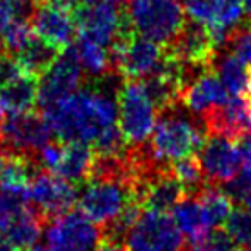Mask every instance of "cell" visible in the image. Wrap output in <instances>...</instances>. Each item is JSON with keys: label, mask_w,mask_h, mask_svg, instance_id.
I'll return each mask as SVG.
<instances>
[{"label": "cell", "mask_w": 251, "mask_h": 251, "mask_svg": "<svg viewBox=\"0 0 251 251\" xmlns=\"http://www.w3.org/2000/svg\"><path fill=\"white\" fill-rule=\"evenodd\" d=\"M73 16L79 31L77 35L103 47L114 43L126 23V14H121V7L108 2L79 4L73 9Z\"/></svg>", "instance_id": "11"}, {"label": "cell", "mask_w": 251, "mask_h": 251, "mask_svg": "<svg viewBox=\"0 0 251 251\" xmlns=\"http://www.w3.org/2000/svg\"><path fill=\"white\" fill-rule=\"evenodd\" d=\"M126 246L129 251H184V234L167 213L145 210L127 234Z\"/></svg>", "instance_id": "7"}, {"label": "cell", "mask_w": 251, "mask_h": 251, "mask_svg": "<svg viewBox=\"0 0 251 251\" xmlns=\"http://www.w3.org/2000/svg\"><path fill=\"white\" fill-rule=\"evenodd\" d=\"M4 121H5V119H4V108L0 107V131H2V126H4Z\"/></svg>", "instance_id": "42"}, {"label": "cell", "mask_w": 251, "mask_h": 251, "mask_svg": "<svg viewBox=\"0 0 251 251\" xmlns=\"http://www.w3.org/2000/svg\"><path fill=\"white\" fill-rule=\"evenodd\" d=\"M18 19V5L16 0H0V36Z\"/></svg>", "instance_id": "36"}, {"label": "cell", "mask_w": 251, "mask_h": 251, "mask_svg": "<svg viewBox=\"0 0 251 251\" xmlns=\"http://www.w3.org/2000/svg\"><path fill=\"white\" fill-rule=\"evenodd\" d=\"M198 160L206 181L217 186L234 179L241 169L243 157L236 140L222 134H206Z\"/></svg>", "instance_id": "12"}, {"label": "cell", "mask_w": 251, "mask_h": 251, "mask_svg": "<svg viewBox=\"0 0 251 251\" xmlns=\"http://www.w3.org/2000/svg\"><path fill=\"white\" fill-rule=\"evenodd\" d=\"M25 74L21 64H19L18 57L5 50L4 47H0V90L11 84L18 77Z\"/></svg>", "instance_id": "33"}, {"label": "cell", "mask_w": 251, "mask_h": 251, "mask_svg": "<svg viewBox=\"0 0 251 251\" xmlns=\"http://www.w3.org/2000/svg\"><path fill=\"white\" fill-rule=\"evenodd\" d=\"M196 198L201 203L205 220L210 229H219L232 213V198L215 184H208Z\"/></svg>", "instance_id": "25"}, {"label": "cell", "mask_w": 251, "mask_h": 251, "mask_svg": "<svg viewBox=\"0 0 251 251\" xmlns=\"http://www.w3.org/2000/svg\"><path fill=\"white\" fill-rule=\"evenodd\" d=\"M79 208L98 226H107L131 201H140L131 179H91L79 193Z\"/></svg>", "instance_id": "5"}, {"label": "cell", "mask_w": 251, "mask_h": 251, "mask_svg": "<svg viewBox=\"0 0 251 251\" xmlns=\"http://www.w3.org/2000/svg\"><path fill=\"white\" fill-rule=\"evenodd\" d=\"M84 71L76 55L74 45H69L60 52L59 59L40 76L38 79V105L42 110L52 107L62 98L69 97L83 81Z\"/></svg>", "instance_id": "9"}, {"label": "cell", "mask_w": 251, "mask_h": 251, "mask_svg": "<svg viewBox=\"0 0 251 251\" xmlns=\"http://www.w3.org/2000/svg\"><path fill=\"white\" fill-rule=\"evenodd\" d=\"M248 133H250V134H251V129H250V131H248Z\"/></svg>", "instance_id": "45"}, {"label": "cell", "mask_w": 251, "mask_h": 251, "mask_svg": "<svg viewBox=\"0 0 251 251\" xmlns=\"http://www.w3.org/2000/svg\"><path fill=\"white\" fill-rule=\"evenodd\" d=\"M38 79L31 74H23L11 84L0 90V107L9 114H25L38 100Z\"/></svg>", "instance_id": "20"}, {"label": "cell", "mask_w": 251, "mask_h": 251, "mask_svg": "<svg viewBox=\"0 0 251 251\" xmlns=\"http://www.w3.org/2000/svg\"><path fill=\"white\" fill-rule=\"evenodd\" d=\"M226 230L239 248L251 246V210L246 206L232 210L226 222Z\"/></svg>", "instance_id": "28"}, {"label": "cell", "mask_w": 251, "mask_h": 251, "mask_svg": "<svg viewBox=\"0 0 251 251\" xmlns=\"http://www.w3.org/2000/svg\"><path fill=\"white\" fill-rule=\"evenodd\" d=\"M74 50H76V55L79 59L83 71L88 76L93 77V79H98V77L105 76V74L114 69L112 57L108 55L107 47L91 42L86 36L77 35V42L74 43Z\"/></svg>", "instance_id": "23"}, {"label": "cell", "mask_w": 251, "mask_h": 251, "mask_svg": "<svg viewBox=\"0 0 251 251\" xmlns=\"http://www.w3.org/2000/svg\"><path fill=\"white\" fill-rule=\"evenodd\" d=\"M52 134L45 115L42 117L29 110L25 114H11L5 119L0 131V143L11 155L33 158L36 151L50 143Z\"/></svg>", "instance_id": "8"}, {"label": "cell", "mask_w": 251, "mask_h": 251, "mask_svg": "<svg viewBox=\"0 0 251 251\" xmlns=\"http://www.w3.org/2000/svg\"><path fill=\"white\" fill-rule=\"evenodd\" d=\"M230 52L236 57H239L244 64L251 69V25L236 28L230 36Z\"/></svg>", "instance_id": "32"}, {"label": "cell", "mask_w": 251, "mask_h": 251, "mask_svg": "<svg viewBox=\"0 0 251 251\" xmlns=\"http://www.w3.org/2000/svg\"><path fill=\"white\" fill-rule=\"evenodd\" d=\"M0 251H18V250H14L4 237H0Z\"/></svg>", "instance_id": "40"}, {"label": "cell", "mask_w": 251, "mask_h": 251, "mask_svg": "<svg viewBox=\"0 0 251 251\" xmlns=\"http://www.w3.org/2000/svg\"><path fill=\"white\" fill-rule=\"evenodd\" d=\"M42 215L29 208L0 217V237H4L14 250L33 248L42 237Z\"/></svg>", "instance_id": "17"}, {"label": "cell", "mask_w": 251, "mask_h": 251, "mask_svg": "<svg viewBox=\"0 0 251 251\" xmlns=\"http://www.w3.org/2000/svg\"><path fill=\"white\" fill-rule=\"evenodd\" d=\"M31 28L36 36L64 50L73 43L77 26L69 7L57 0H45L36 5L31 18Z\"/></svg>", "instance_id": "13"}, {"label": "cell", "mask_w": 251, "mask_h": 251, "mask_svg": "<svg viewBox=\"0 0 251 251\" xmlns=\"http://www.w3.org/2000/svg\"><path fill=\"white\" fill-rule=\"evenodd\" d=\"M60 55V49L40 36H31L25 47L16 53L26 74L40 77Z\"/></svg>", "instance_id": "22"}, {"label": "cell", "mask_w": 251, "mask_h": 251, "mask_svg": "<svg viewBox=\"0 0 251 251\" xmlns=\"http://www.w3.org/2000/svg\"><path fill=\"white\" fill-rule=\"evenodd\" d=\"M184 11L191 21L200 23L206 28L213 26V23H215L210 0H184Z\"/></svg>", "instance_id": "35"}, {"label": "cell", "mask_w": 251, "mask_h": 251, "mask_svg": "<svg viewBox=\"0 0 251 251\" xmlns=\"http://www.w3.org/2000/svg\"><path fill=\"white\" fill-rule=\"evenodd\" d=\"M9 157H11V153L7 151V148H5L4 145L0 143V176H2V172H4V169H5V165H7Z\"/></svg>", "instance_id": "38"}, {"label": "cell", "mask_w": 251, "mask_h": 251, "mask_svg": "<svg viewBox=\"0 0 251 251\" xmlns=\"http://www.w3.org/2000/svg\"><path fill=\"white\" fill-rule=\"evenodd\" d=\"M29 198L43 219H53L69 212L79 196L76 184L55 172L38 171L29 182Z\"/></svg>", "instance_id": "10"}, {"label": "cell", "mask_w": 251, "mask_h": 251, "mask_svg": "<svg viewBox=\"0 0 251 251\" xmlns=\"http://www.w3.org/2000/svg\"><path fill=\"white\" fill-rule=\"evenodd\" d=\"M213 71L230 97L248 98L251 93V71L232 52L215 55Z\"/></svg>", "instance_id": "19"}, {"label": "cell", "mask_w": 251, "mask_h": 251, "mask_svg": "<svg viewBox=\"0 0 251 251\" xmlns=\"http://www.w3.org/2000/svg\"><path fill=\"white\" fill-rule=\"evenodd\" d=\"M239 251H251V246H248V248H241Z\"/></svg>", "instance_id": "44"}, {"label": "cell", "mask_w": 251, "mask_h": 251, "mask_svg": "<svg viewBox=\"0 0 251 251\" xmlns=\"http://www.w3.org/2000/svg\"><path fill=\"white\" fill-rule=\"evenodd\" d=\"M29 186H0V217L29 208Z\"/></svg>", "instance_id": "30"}, {"label": "cell", "mask_w": 251, "mask_h": 251, "mask_svg": "<svg viewBox=\"0 0 251 251\" xmlns=\"http://www.w3.org/2000/svg\"><path fill=\"white\" fill-rule=\"evenodd\" d=\"M243 2V9L248 16H251V0H241Z\"/></svg>", "instance_id": "41"}, {"label": "cell", "mask_w": 251, "mask_h": 251, "mask_svg": "<svg viewBox=\"0 0 251 251\" xmlns=\"http://www.w3.org/2000/svg\"><path fill=\"white\" fill-rule=\"evenodd\" d=\"M95 151L84 143H64V153L55 174L73 184H81L90 177Z\"/></svg>", "instance_id": "21"}, {"label": "cell", "mask_w": 251, "mask_h": 251, "mask_svg": "<svg viewBox=\"0 0 251 251\" xmlns=\"http://www.w3.org/2000/svg\"><path fill=\"white\" fill-rule=\"evenodd\" d=\"M124 9L131 29L160 45L174 42L186 25L184 9L177 0H126Z\"/></svg>", "instance_id": "3"}, {"label": "cell", "mask_w": 251, "mask_h": 251, "mask_svg": "<svg viewBox=\"0 0 251 251\" xmlns=\"http://www.w3.org/2000/svg\"><path fill=\"white\" fill-rule=\"evenodd\" d=\"M172 219L179 230L189 239H196L212 230L206 224L201 203L196 196H186L181 203H177L172 210Z\"/></svg>", "instance_id": "24"}, {"label": "cell", "mask_w": 251, "mask_h": 251, "mask_svg": "<svg viewBox=\"0 0 251 251\" xmlns=\"http://www.w3.org/2000/svg\"><path fill=\"white\" fill-rule=\"evenodd\" d=\"M165 49L182 62L193 64H213L217 55V49L206 26L195 21H186L174 42L165 45Z\"/></svg>", "instance_id": "15"}, {"label": "cell", "mask_w": 251, "mask_h": 251, "mask_svg": "<svg viewBox=\"0 0 251 251\" xmlns=\"http://www.w3.org/2000/svg\"><path fill=\"white\" fill-rule=\"evenodd\" d=\"M172 174L177 177V181L184 186L186 196H198L206 186L210 184L206 181L203 169L200 165V160L196 157H186L181 160H176L171 164Z\"/></svg>", "instance_id": "26"}, {"label": "cell", "mask_w": 251, "mask_h": 251, "mask_svg": "<svg viewBox=\"0 0 251 251\" xmlns=\"http://www.w3.org/2000/svg\"><path fill=\"white\" fill-rule=\"evenodd\" d=\"M236 241L230 237L227 230L222 229H212L210 232L189 239V244L184 251H239Z\"/></svg>", "instance_id": "27"}, {"label": "cell", "mask_w": 251, "mask_h": 251, "mask_svg": "<svg viewBox=\"0 0 251 251\" xmlns=\"http://www.w3.org/2000/svg\"><path fill=\"white\" fill-rule=\"evenodd\" d=\"M213 9V26H222L226 29H234L243 19V2L241 0H210Z\"/></svg>", "instance_id": "29"}, {"label": "cell", "mask_w": 251, "mask_h": 251, "mask_svg": "<svg viewBox=\"0 0 251 251\" xmlns=\"http://www.w3.org/2000/svg\"><path fill=\"white\" fill-rule=\"evenodd\" d=\"M33 36V28L29 21H23V19H16L11 23L4 35L0 36V47H4L11 53H18L23 47L28 43V40Z\"/></svg>", "instance_id": "31"}, {"label": "cell", "mask_w": 251, "mask_h": 251, "mask_svg": "<svg viewBox=\"0 0 251 251\" xmlns=\"http://www.w3.org/2000/svg\"><path fill=\"white\" fill-rule=\"evenodd\" d=\"M184 198V186L177 181L171 169H167L148 181L143 196H141V205L145 210L167 213L169 210H174L176 205Z\"/></svg>", "instance_id": "18"}, {"label": "cell", "mask_w": 251, "mask_h": 251, "mask_svg": "<svg viewBox=\"0 0 251 251\" xmlns=\"http://www.w3.org/2000/svg\"><path fill=\"white\" fill-rule=\"evenodd\" d=\"M18 251H43V250H42V248H35V246H33V248H26V250H18Z\"/></svg>", "instance_id": "43"}, {"label": "cell", "mask_w": 251, "mask_h": 251, "mask_svg": "<svg viewBox=\"0 0 251 251\" xmlns=\"http://www.w3.org/2000/svg\"><path fill=\"white\" fill-rule=\"evenodd\" d=\"M62 153H64V145L62 143H47L42 150H38L33 157L35 164L40 169L49 172H55L59 167L60 160H62Z\"/></svg>", "instance_id": "34"}, {"label": "cell", "mask_w": 251, "mask_h": 251, "mask_svg": "<svg viewBox=\"0 0 251 251\" xmlns=\"http://www.w3.org/2000/svg\"><path fill=\"white\" fill-rule=\"evenodd\" d=\"M95 251H129V250H127V246L124 243H115V241L103 239Z\"/></svg>", "instance_id": "37"}, {"label": "cell", "mask_w": 251, "mask_h": 251, "mask_svg": "<svg viewBox=\"0 0 251 251\" xmlns=\"http://www.w3.org/2000/svg\"><path fill=\"white\" fill-rule=\"evenodd\" d=\"M229 98L230 97L227 90L212 71V73H206L205 76L193 81L189 86H186V90L181 95V103L191 114L201 115L203 119L213 108L227 103Z\"/></svg>", "instance_id": "16"}, {"label": "cell", "mask_w": 251, "mask_h": 251, "mask_svg": "<svg viewBox=\"0 0 251 251\" xmlns=\"http://www.w3.org/2000/svg\"><path fill=\"white\" fill-rule=\"evenodd\" d=\"M205 138L206 129L198 127L186 117L177 103L160 110L148 148L160 164L171 165L172 162L195 155L205 143Z\"/></svg>", "instance_id": "2"}, {"label": "cell", "mask_w": 251, "mask_h": 251, "mask_svg": "<svg viewBox=\"0 0 251 251\" xmlns=\"http://www.w3.org/2000/svg\"><path fill=\"white\" fill-rule=\"evenodd\" d=\"M206 134H222V136L241 140L251 129V107L248 98L230 97L229 101L213 108L203 117Z\"/></svg>", "instance_id": "14"}, {"label": "cell", "mask_w": 251, "mask_h": 251, "mask_svg": "<svg viewBox=\"0 0 251 251\" xmlns=\"http://www.w3.org/2000/svg\"><path fill=\"white\" fill-rule=\"evenodd\" d=\"M124 77L112 69L93 84L76 90L45 108L47 122L60 143L93 145L107 129L114 127L119 112V91Z\"/></svg>", "instance_id": "1"}, {"label": "cell", "mask_w": 251, "mask_h": 251, "mask_svg": "<svg viewBox=\"0 0 251 251\" xmlns=\"http://www.w3.org/2000/svg\"><path fill=\"white\" fill-rule=\"evenodd\" d=\"M119 129L129 147L147 143L157 124V105L153 103L143 79L124 81L119 91Z\"/></svg>", "instance_id": "4"}, {"label": "cell", "mask_w": 251, "mask_h": 251, "mask_svg": "<svg viewBox=\"0 0 251 251\" xmlns=\"http://www.w3.org/2000/svg\"><path fill=\"white\" fill-rule=\"evenodd\" d=\"M43 234L49 251H95L103 241V227L81 210L49 219Z\"/></svg>", "instance_id": "6"}, {"label": "cell", "mask_w": 251, "mask_h": 251, "mask_svg": "<svg viewBox=\"0 0 251 251\" xmlns=\"http://www.w3.org/2000/svg\"><path fill=\"white\" fill-rule=\"evenodd\" d=\"M239 203H241V206H246V208L251 210V189H250V191L244 193L243 198L239 200Z\"/></svg>", "instance_id": "39"}]
</instances>
